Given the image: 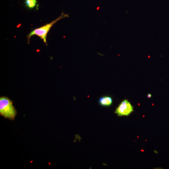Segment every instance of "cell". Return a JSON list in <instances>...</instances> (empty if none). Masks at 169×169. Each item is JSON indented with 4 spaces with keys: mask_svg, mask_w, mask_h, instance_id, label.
Masks as SVG:
<instances>
[{
    "mask_svg": "<svg viewBox=\"0 0 169 169\" xmlns=\"http://www.w3.org/2000/svg\"><path fill=\"white\" fill-rule=\"evenodd\" d=\"M17 114V111L13 105V101L7 97H1L0 115L5 118L13 120Z\"/></svg>",
    "mask_w": 169,
    "mask_h": 169,
    "instance_id": "1",
    "label": "cell"
},
{
    "mask_svg": "<svg viewBox=\"0 0 169 169\" xmlns=\"http://www.w3.org/2000/svg\"><path fill=\"white\" fill-rule=\"evenodd\" d=\"M67 17H69L68 14H65L63 12V13L59 17L51 23L32 31L27 36L28 44L29 43L31 37L33 35H36L43 39L44 42L47 44L46 40L47 34L52 26L60 19Z\"/></svg>",
    "mask_w": 169,
    "mask_h": 169,
    "instance_id": "2",
    "label": "cell"
},
{
    "mask_svg": "<svg viewBox=\"0 0 169 169\" xmlns=\"http://www.w3.org/2000/svg\"><path fill=\"white\" fill-rule=\"evenodd\" d=\"M133 111V106L128 100L125 99L116 108L115 113L118 116H127Z\"/></svg>",
    "mask_w": 169,
    "mask_h": 169,
    "instance_id": "3",
    "label": "cell"
},
{
    "mask_svg": "<svg viewBox=\"0 0 169 169\" xmlns=\"http://www.w3.org/2000/svg\"><path fill=\"white\" fill-rule=\"evenodd\" d=\"M100 105L104 106H109L112 103V100L110 96H105L101 97L99 100Z\"/></svg>",
    "mask_w": 169,
    "mask_h": 169,
    "instance_id": "4",
    "label": "cell"
},
{
    "mask_svg": "<svg viewBox=\"0 0 169 169\" xmlns=\"http://www.w3.org/2000/svg\"><path fill=\"white\" fill-rule=\"evenodd\" d=\"M25 3L26 6L28 8L31 9L33 8L36 5V0H25Z\"/></svg>",
    "mask_w": 169,
    "mask_h": 169,
    "instance_id": "5",
    "label": "cell"
},
{
    "mask_svg": "<svg viewBox=\"0 0 169 169\" xmlns=\"http://www.w3.org/2000/svg\"><path fill=\"white\" fill-rule=\"evenodd\" d=\"M151 94H149L147 95V97L148 98H150L151 97Z\"/></svg>",
    "mask_w": 169,
    "mask_h": 169,
    "instance_id": "6",
    "label": "cell"
}]
</instances>
